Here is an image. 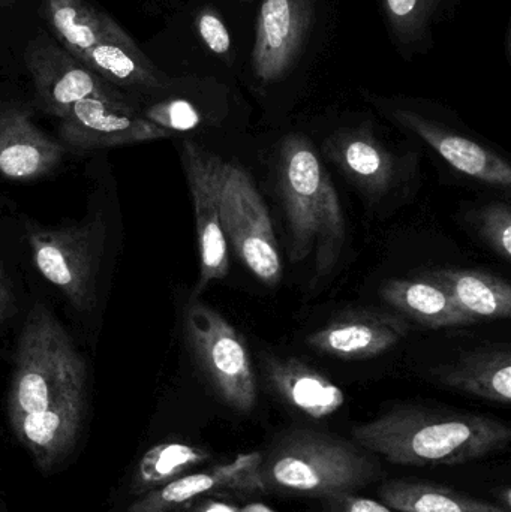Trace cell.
Listing matches in <instances>:
<instances>
[{"label": "cell", "mask_w": 511, "mask_h": 512, "mask_svg": "<svg viewBox=\"0 0 511 512\" xmlns=\"http://www.w3.org/2000/svg\"><path fill=\"white\" fill-rule=\"evenodd\" d=\"M221 221L227 243L264 285L281 282L282 262L269 210L251 176L234 162H224Z\"/></svg>", "instance_id": "ba28073f"}, {"label": "cell", "mask_w": 511, "mask_h": 512, "mask_svg": "<svg viewBox=\"0 0 511 512\" xmlns=\"http://www.w3.org/2000/svg\"><path fill=\"white\" fill-rule=\"evenodd\" d=\"M432 375L452 390L489 402L510 405L511 354L503 346H486L465 352L455 363L432 370Z\"/></svg>", "instance_id": "44dd1931"}, {"label": "cell", "mask_w": 511, "mask_h": 512, "mask_svg": "<svg viewBox=\"0 0 511 512\" xmlns=\"http://www.w3.org/2000/svg\"><path fill=\"white\" fill-rule=\"evenodd\" d=\"M60 123V137L77 149L126 146L171 137V132L137 113L131 102L84 99Z\"/></svg>", "instance_id": "4fadbf2b"}, {"label": "cell", "mask_w": 511, "mask_h": 512, "mask_svg": "<svg viewBox=\"0 0 511 512\" xmlns=\"http://www.w3.org/2000/svg\"><path fill=\"white\" fill-rule=\"evenodd\" d=\"M423 277L443 286L471 324L482 319L510 318L511 286L503 277L485 271L453 268L426 271Z\"/></svg>", "instance_id": "7402d4cb"}, {"label": "cell", "mask_w": 511, "mask_h": 512, "mask_svg": "<svg viewBox=\"0 0 511 512\" xmlns=\"http://www.w3.org/2000/svg\"><path fill=\"white\" fill-rule=\"evenodd\" d=\"M47 17L66 50L113 86L167 90L173 84L116 21L87 0H47Z\"/></svg>", "instance_id": "5b68a950"}, {"label": "cell", "mask_w": 511, "mask_h": 512, "mask_svg": "<svg viewBox=\"0 0 511 512\" xmlns=\"http://www.w3.org/2000/svg\"><path fill=\"white\" fill-rule=\"evenodd\" d=\"M261 451L240 454L231 462L204 471L185 474L171 483L146 493L128 512H171L210 493H248L249 478L260 463Z\"/></svg>", "instance_id": "ac0fdd59"}, {"label": "cell", "mask_w": 511, "mask_h": 512, "mask_svg": "<svg viewBox=\"0 0 511 512\" xmlns=\"http://www.w3.org/2000/svg\"><path fill=\"white\" fill-rule=\"evenodd\" d=\"M498 502H500V507L504 508L506 511L511 512V489L509 486L503 487L500 489V492L497 493Z\"/></svg>", "instance_id": "4dcf8cb0"}, {"label": "cell", "mask_w": 511, "mask_h": 512, "mask_svg": "<svg viewBox=\"0 0 511 512\" xmlns=\"http://www.w3.org/2000/svg\"><path fill=\"white\" fill-rule=\"evenodd\" d=\"M354 442L392 465L461 466L509 447L511 429L486 415L398 406L351 430Z\"/></svg>", "instance_id": "6da1fadb"}, {"label": "cell", "mask_w": 511, "mask_h": 512, "mask_svg": "<svg viewBox=\"0 0 511 512\" xmlns=\"http://www.w3.org/2000/svg\"><path fill=\"white\" fill-rule=\"evenodd\" d=\"M104 242L102 218L77 227L29 234L30 251L39 273L80 312L95 307L96 274Z\"/></svg>", "instance_id": "9c48e42d"}, {"label": "cell", "mask_w": 511, "mask_h": 512, "mask_svg": "<svg viewBox=\"0 0 511 512\" xmlns=\"http://www.w3.org/2000/svg\"><path fill=\"white\" fill-rule=\"evenodd\" d=\"M324 512H399L387 507L383 502L374 499L362 498L356 493L333 496L321 501Z\"/></svg>", "instance_id": "83f0119b"}, {"label": "cell", "mask_w": 511, "mask_h": 512, "mask_svg": "<svg viewBox=\"0 0 511 512\" xmlns=\"http://www.w3.org/2000/svg\"><path fill=\"white\" fill-rule=\"evenodd\" d=\"M330 0H257L243 81L260 99L296 90L329 39Z\"/></svg>", "instance_id": "3957f363"}, {"label": "cell", "mask_w": 511, "mask_h": 512, "mask_svg": "<svg viewBox=\"0 0 511 512\" xmlns=\"http://www.w3.org/2000/svg\"><path fill=\"white\" fill-rule=\"evenodd\" d=\"M480 234L489 246L503 256H511V213L507 204H489L477 216Z\"/></svg>", "instance_id": "4316f807"}, {"label": "cell", "mask_w": 511, "mask_h": 512, "mask_svg": "<svg viewBox=\"0 0 511 512\" xmlns=\"http://www.w3.org/2000/svg\"><path fill=\"white\" fill-rule=\"evenodd\" d=\"M27 63L39 102L48 113L59 119L66 116L72 105L84 99L129 102L113 84L51 42L30 45Z\"/></svg>", "instance_id": "7c38bea8"}, {"label": "cell", "mask_w": 511, "mask_h": 512, "mask_svg": "<svg viewBox=\"0 0 511 512\" xmlns=\"http://www.w3.org/2000/svg\"><path fill=\"white\" fill-rule=\"evenodd\" d=\"M239 5L245 6V8L252 9L254 11L257 0H236Z\"/></svg>", "instance_id": "1f68e13d"}, {"label": "cell", "mask_w": 511, "mask_h": 512, "mask_svg": "<svg viewBox=\"0 0 511 512\" xmlns=\"http://www.w3.org/2000/svg\"><path fill=\"white\" fill-rule=\"evenodd\" d=\"M210 456L212 454L204 448L185 442H164L155 445L141 457L132 480V489L135 493L146 495L188 474L191 469L203 465Z\"/></svg>", "instance_id": "d4e9b609"}, {"label": "cell", "mask_w": 511, "mask_h": 512, "mask_svg": "<svg viewBox=\"0 0 511 512\" xmlns=\"http://www.w3.org/2000/svg\"><path fill=\"white\" fill-rule=\"evenodd\" d=\"M186 512H276L267 505L260 502H252V504L237 505L227 501H219V499L200 498L197 504L192 505Z\"/></svg>", "instance_id": "f1b7e54d"}, {"label": "cell", "mask_w": 511, "mask_h": 512, "mask_svg": "<svg viewBox=\"0 0 511 512\" xmlns=\"http://www.w3.org/2000/svg\"><path fill=\"white\" fill-rule=\"evenodd\" d=\"M224 159L204 149L195 141L182 144V164L194 201L200 248V277L195 295L228 276L230 255L221 221V186Z\"/></svg>", "instance_id": "8fae6325"}, {"label": "cell", "mask_w": 511, "mask_h": 512, "mask_svg": "<svg viewBox=\"0 0 511 512\" xmlns=\"http://www.w3.org/2000/svg\"><path fill=\"white\" fill-rule=\"evenodd\" d=\"M12 306L11 289H9L8 279L5 277L2 268H0V322L8 316Z\"/></svg>", "instance_id": "f546056e"}, {"label": "cell", "mask_w": 511, "mask_h": 512, "mask_svg": "<svg viewBox=\"0 0 511 512\" xmlns=\"http://www.w3.org/2000/svg\"><path fill=\"white\" fill-rule=\"evenodd\" d=\"M390 44L404 62L431 53L435 30L455 17L459 0H377Z\"/></svg>", "instance_id": "d6986e66"}, {"label": "cell", "mask_w": 511, "mask_h": 512, "mask_svg": "<svg viewBox=\"0 0 511 512\" xmlns=\"http://www.w3.org/2000/svg\"><path fill=\"white\" fill-rule=\"evenodd\" d=\"M185 334L192 357L216 396L239 414L254 411L257 378L242 334L201 301H191L186 307Z\"/></svg>", "instance_id": "52a82bcc"}, {"label": "cell", "mask_w": 511, "mask_h": 512, "mask_svg": "<svg viewBox=\"0 0 511 512\" xmlns=\"http://www.w3.org/2000/svg\"><path fill=\"white\" fill-rule=\"evenodd\" d=\"M381 472L375 457L356 442L311 427H291L261 450L248 493L324 501L359 492Z\"/></svg>", "instance_id": "7a4b0ae2"}, {"label": "cell", "mask_w": 511, "mask_h": 512, "mask_svg": "<svg viewBox=\"0 0 511 512\" xmlns=\"http://www.w3.org/2000/svg\"><path fill=\"white\" fill-rule=\"evenodd\" d=\"M323 150L365 194H386L399 179L398 159L366 123L333 132Z\"/></svg>", "instance_id": "9a60e30c"}, {"label": "cell", "mask_w": 511, "mask_h": 512, "mask_svg": "<svg viewBox=\"0 0 511 512\" xmlns=\"http://www.w3.org/2000/svg\"><path fill=\"white\" fill-rule=\"evenodd\" d=\"M81 385H86L83 358L53 313L36 304L21 331L15 354L9 391L11 421L48 408Z\"/></svg>", "instance_id": "8992f818"}, {"label": "cell", "mask_w": 511, "mask_h": 512, "mask_svg": "<svg viewBox=\"0 0 511 512\" xmlns=\"http://www.w3.org/2000/svg\"><path fill=\"white\" fill-rule=\"evenodd\" d=\"M263 367L270 390L306 417L323 420L344 406V391L297 358L266 355Z\"/></svg>", "instance_id": "ffe728a7"}, {"label": "cell", "mask_w": 511, "mask_h": 512, "mask_svg": "<svg viewBox=\"0 0 511 512\" xmlns=\"http://www.w3.org/2000/svg\"><path fill=\"white\" fill-rule=\"evenodd\" d=\"M63 149L44 134L23 108L0 111V176L29 182L50 173Z\"/></svg>", "instance_id": "e0dca14e"}, {"label": "cell", "mask_w": 511, "mask_h": 512, "mask_svg": "<svg viewBox=\"0 0 511 512\" xmlns=\"http://www.w3.org/2000/svg\"><path fill=\"white\" fill-rule=\"evenodd\" d=\"M141 116L173 134L200 128L206 122L207 111L192 99L177 96L153 104Z\"/></svg>", "instance_id": "484cf974"}, {"label": "cell", "mask_w": 511, "mask_h": 512, "mask_svg": "<svg viewBox=\"0 0 511 512\" xmlns=\"http://www.w3.org/2000/svg\"><path fill=\"white\" fill-rule=\"evenodd\" d=\"M410 333L401 316L377 310L342 313L308 336L306 342L320 354L341 360H366L395 348Z\"/></svg>", "instance_id": "5bb4252c"}, {"label": "cell", "mask_w": 511, "mask_h": 512, "mask_svg": "<svg viewBox=\"0 0 511 512\" xmlns=\"http://www.w3.org/2000/svg\"><path fill=\"white\" fill-rule=\"evenodd\" d=\"M86 385L72 388L48 408L11 421L15 435L30 451L38 468H53L74 444L83 420Z\"/></svg>", "instance_id": "2e32d148"}, {"label": "cell", "mask_w": 511, "mask_h": 512, "mask_svg": "<svg viewBox=\"0 0 511 512\" xmlns=\"http://www.w3.org/2000/svg\"><path fill=\"white\" fill-rule=\"evenodd\" d=\"M276 177L291 262L314 255L317 277L329 276L344 251L345 218L335 185L308 137L293 132L282 138Z\"/></svg>", "instance_id": "277c9868"}, {"label": "cell", "mask_w": 511, "mask_h": 512, "mask_svg": "<svg viewBox=\"0 0 511 512\" xmlns=\"http://www.w3.org/2000/svg\"><path fill=\"white\" fill-rule=\"evenodd\" d=\"M381 502L399 512H510L500 505L441 484L416 480H387L378 489Z\"/></svg>", "instance_id": "cb8c5ba5"}, {"label": "cell", "mask_w": 511, "mask_h": 512, "mask_svg": "<svg viewBox=\"0 0 511 512\" xmlns=\"http://www.w3.org/2000/svg\"><path fill=\"white\" fill-rule=\"evenodd\" d=\"M368 99L396 125L425 141L465 176L500 188H510L511 168L503 158L477 141L453 131L446 123L432 116L417 99L384 98L371 93Z\"/></svg>", "instance_id": "30bf717a"}, {"label": "cell", "mask_w": 511, "mask_h": 512, "mask_svg": "<svg viewBox=\"0 0 511 512\" xmlns=\"http://www.w3.org/2000/svg\"><path fill=\"white\" fill-rule=\"evenodd\" d=\"M381 297L402 315L423 327L452 328L470 325L443 286L428 277L393 279L381 288Z\"/></svg>", "instance_id": "603a6c76"}]
</instances>
